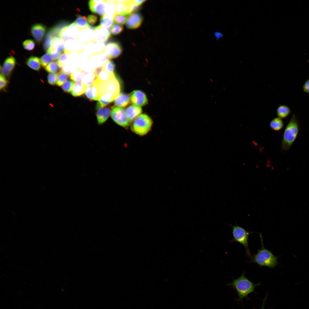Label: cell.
I'll return each mask as SVG.
<instances>
[{"label": "cell", "mask_w": 309, "mask_h": 309, "mask_svg": "<svg viewBox=\"0 0 309 309\" xmlns=\"http://www.w3.org/2000/svg\"><path fill=\"white\" fill-rule=\"evenodd\" d=\"M142 20V17L140 13H130L127 17L126 26L129 29H136L141 25Z\"/></svg>", "instance_id": "obj_18"}, {"label": "cell", "mask_w": 309, "mask_h": 309, "mask_svg": "<svg viewBox=\"0 0 309 309\" xmlns=\"http://www.w3.org/2000/svg\"><path fill=\"white\" fill-rule=\"evenodd\" d=\"M270 126L273 130L278 131L282 129L284 126L282 120L279 118H275L270 122Z\"/></svg>", "instance_id": "obj_34"}, {"label": "cell", "mask_w": 309, "mask_h": 309, "mask_svg": "<svg viewBox=\"0 0 309 309\" xmlns=\"http://www.w3.org/2000/svg\"><path fill=\"white\" fill-rule=\"evenodd\" d=\"M110 115L112 120L119 126L126 128L130 123L125 111L122 108L114 107L112 108Z\"/></svg>", "instance_id": "obj_8"}, {"label": "cell", "mask_w": 309, "mask_h": 309, "mask_svg": "<svg viewBox=\"0 0 309 309\" xmlns=\"http://www.w3.org/2000/svg\"><path fill=\"white\" fill-rule=\"evenodd\" d=\"M40 60L41 66L45 68L53 59L50 54L47 52L41 57Z\"/></svg>", "instance_id": "obj_41"}, {"label": "cell", "mask_w": 309, "mask_h": 309, "mask_svg": "<svg viewBox=\"0 0 309 309\" xmlns=\"http://www.w3.org/2000/svg\"><path fill=\"white\" fill-rule=\"evenodd\" d=\"M115 98L112 94L108 93L101 96L98 100V102L101 106L103 107L108 105L110 103L114 100Z\"/></svg>", "instance_id": "obj_32"}, {"label": "cell", "mask_w": 309, "mask_h": 309, "mask_svg": "<svg viewBox=\"0 0 309 309\" xmlns=\"http://www.w3.org/2000/svg\"><path fill=\"white\" fill-rule=\"evenodd\" d=\"M59 68L57 62L53 61L49 63L45 68L46 71L50 73L56 72Z\"/></svg>", "instance_id": "obj_42"}, {"label": "cell", "mask_w": 309, "mask_h": 309, "mask_svg": "<svg viewBox=\"0 0 309 309\" xmlns=\"http://www.w3.org/2000/svg\"><path fill=\"white\" fill-rule=\"evenodd\" d=\"M214 35L216 39L217 40L221 39L223 36V33L221 32L218 31L215 32L214 33Z\"/></svg>", "instance_id": "obj_52"}, {"label": "cell", "mask_w": 309, "mask_h": 309, "mask_svg": "<svg viewBox=\"0 0 309 309\" xmlns=\"http://www.w3.org/2000/svg\"><path fill=\"white\" fill-rule=\"evenodd\" d=\"M74 84L73 81L68 80L62 85V89L65 92L68 93L71 92Z\"/></svg>", "instance_id": "obj_44"}, {"label": "cell", "mask_w": 309, "mask_h": 309, "mask_svg": "<svg viewBox=\"0 0 309 309\" xmlns=\"http://www.w3.org/2000/svg\"><path fill=\"white\" fill-rule=\"evenodd\" d=\"M84 72V71L78 68L70 75V78L74 82H80L82 80Z\"/></svg>", "instance_id": "obj_38"}, {"label": "cell", "mask_w": 309, "mask_h": 309, "mask_svg": "<svg viewBox=\"0 0 309 309\" xmlns=\"http://www.w3.org/2000/svg\"><path fill=\"white\" fill-rule=\"evenodd\" d=\"M69 76L61 70L58 73L56 85L59 86H61L65 82L68 78Z\"/></svg>", "instance_id": "obj_40"}, {"label": "cell", "mask_w": 309, "mask_h": 309, "mask_svg": "<svg viewBox=\"0 0 309 309\" xmlns=\"http://www.w3.org/2000/svg\"><path fill=\"white\" fill-rule=\"evenodd\" d=\"M24 48L28 51L33 50L35 48V43L34 41L32 39H27L23 43Z\"/></svg>", "instance_id": "obj_46"}, {"label": "cell", "mask_w": 309, "mask_h": 309, "mask_svg": "<svg viewBox=\"0 0 309 309\" xmlns=\"http://www.w3.org/2000/svg\"><path fill=\"white\" fill-rule=\"evenodd\" d=\"M116 0H106L107 5L105 14L113 17L115 14V4Z\"/></svg>", "instance_id": "obj_35"}, {"label": "cell", "mask_w": 309, "mask_h": 309, "mask_svg": "<svg viewBox=\"0 0 309 309\" xmlns=\"http://www.w3.org/2000/svg\"><path fill=\"white\" fill-rule=\"evenodd\" d=\"M110 35V29L99 25L94 27L92 40L96 42H104L108 40Z\"/></svg>", "instance_id": "obj_11"}, {"label": "cell", "mask_w": 309, "mask_h": 309, "mask_svg": "<svg viewBox=\"0 0 309 309\" xmlns=\"http://www.w3.org/2000/svg\"><path fill=\"white\" fill-rule=\"evenodd\" d=\"M0 89L1 90L6 87L8 82L6 78L1 74L0 75Z\"/></svg>", "instance_id": "obj_50"}, {"label": "cell", "mask_w": 309, "mask_h": 309, "mask_svg": "<svg viewBox=\"0 0 309 309\" xmlns=\"http://www.w3.org/2000/svg\"><path fill=\"white\" fill-rule=\"evenodd\" d=\"M100 25L103 27L110 29L114 22L113 17L108 16L105 14L100 18Z\"/></svg>", "instance_id": "obj_31"}, {"label": "cell", "mask_w": 309, "mask_h": 309, "mask_svg": "<svg viewBox=\"0 0 309 309\" xmlns=\"http://www.w3.org/2000/svg\"><path fill=\"white\" fill-rule=\"evenodd\" d=\"M130 96L123 93H120L114 100V107L119 108L125 107L130 102Z\"/></svg>", "instance_id": "obj_25"}, {"label": "cell", "mask_w": 309, "mask_h": 309, "mask_svg": "<svg viewBox=\"0 0 309 309\" xmlns=\"http://www.w3.org/2000/svg\"><path fill=\"white\" fill-rule=\"evenodd\" d=\"M105 46L104 42H96L92 40L85 43L83 52L89 56L103 52Z\"/></svg>", "instance_id": "obj_10"}, {"label": "cell", "mask_w": 309, "mask_h": 309, "mask_svg": "<svg viewBox=\"0 0 309 309\" xmlns=\"http://www.w3.org/2000/svg\"><path fill=\"white\" fill-rule=\"evenodd\" d=\"M132 1L134 4L138 7L146 1V0H136Z\"/></svg>", "instance_id": "obj_53"}, {"label": "cell", "mask_w": 309, "mask_h": 309, "mask_svg": "<svg viewBox=\"0 0 309 309\" xmlns=\"http://www.w3.org/2000/svg\"><path fill=\"white\" fill-rule=\"evenodd\" d=\"M65 42L63 39L59 37H54L52 41L51 46L47 52L49 54H61L64 49Z\"/></svg>", "instance_id": "obj_20"}, {"label": "cell", "mask_w": 309, "mask_h": 309, "mask_svg": "<svg viewBox=\"0 0 309 309\" xmlns=\"http://www.w3.org/2000/svg\"><path fill=\"white\" fill-rule=\"evenodd\" d=\"M130 1L129 0L127 3H123L119 0H116L115 4V14L127 15L132 13L130 5Z\"/></svg>", "instance_id": "obj_22"}, {"label": "cell", "mask_w": 309, "mask_h": 309, "mask_svg": "<svg viewBox=\"0 0 309 309\" xmlns=\"http://www.w3.org/2000/svg\"><path fill=\"white\" fill-rule=\"evenodd\" d=\"M262 248L258 249L257 253L251 258L250 262L257 264L260 267L266 266L271 268H274L278 263V257L275 256L271 250L265 248L264 245L263 237L260 233Z\"/></svg>", "instance_id": "obj_3"}, {"label": "cell", "mask_w": 309, "mask_h": 309, "mask_svg": "<svg viewBox=\"0 0 309 309\" xmlns=\"http://www.w3.org/2000/svg\"><path fill=\"white\" fill-rule=\"evenodd\" d=\"M109 60L108 55L103 52L89 57L88 60L93 70L102 66L107 60Z\"/></svg>", "instance_id": "obj_12"}, {"label": "cell", "mask_w": 309, "mask_h": 309, "mask_svg": "<svg viewBox=\"0 0 309 309\" xmlns=\"http://www.w3.org/2000/svg\"><path fill=\"white\" fill-rule=\"evenodd\" d=\"M78 62L69 59L68 62L61 70L70 76L72 73L78 69Z\"/></svg>", "instance_id": "obj_27"}, {"label": "cell", "mask_w": 309, "mask_h": 309, "mask_svg": "<svg viewBox=\"0 0 309 309\" xmlns=\"http://www.w3.org/2000/svg\"><path fill=\"white\" fill-rule=\"evenodd\" d=\"M85 44L78 39L67 40L65 41L63 51L68 55L71 52L80 53L83 52Z\"/></svg>", "instance_id": "obj_9"}, {"label": "cell", "mask_w": 309, "mask_h": 309, "mask_svg": "<svg viewBox=\"0 0 309 309\" xmlns=\"http://www.w3.org/2000/svg\"><path fill=\"white\" fill-rule=\"evenodd\" d=\"M268 295L267 294H266L265 297V298H264V299L263 300V304H262V306L261 308L260 309H265V308H264V305H265V304L266 301V299H267V298L268 297Z\"/></svg>", "instance_id": "obj_54"}, {"label": "cell", "mask_w": 309, "mask_h": 309, "mask_svg": "<svg viewBox=\"0 0 309 309\" xmlns=\"http://www.w3.org/2000/svg\"><path fill=\"white\" fill-rule=\"evenodd\" d=\"M153 121L150 117L146 114H140L133 121L131 129L138 135L143 136L151 130Z\"/></svg>", "instance_id": "obj_4"}, {"label": "cell", "mask_w": 309, "mask_h": 309, "mask_svg": "<svg viewBox=\"0 0 309 309\" xmlns=\"http://www.w3.org/2000/svg\"><path fill=\"white\" fill-rule=\"evenodd\" d=\"M142 110L140 107L135 105H130L126 108V113L130 123L141 114Z\"/></svg>", "instance_id": "obj_23"}, {"label": "cell", "mask_w": 309, "mask_h": 309, "mask_svg": "<svg viewBox=\"0 0 309 309\" xmlns=\"http://www.w3.org/2000/svg\"><path fill=\"white\" fill-rule=\"evenodd\" d=\"M127 15L121 14H115L113 17L114 22L115 23L123 25L126 22Z\"/></svg>", "instance_id": "obj_47"}, {"label": "cell", "mask_w": 309, "mask_h": 309, "mask_svg": "<svg viewBox=\"0 0 309 309\" xmlns=\"http://www.w3.org/2000/svg\"><path fill=\"white\" fill-rule=\"evenodd\" d=\"M232 228L233 238L229 242L236 241L243 245L245 248L246 254L250 258H252L248 246L249 236L252 232L246 230L244 228L238 225L236 223L235 226L229 224Z\"/></svg>", "instance_id": "obj_6"}, {"label": "cell", "mask_w": 309, "mask_h": 309, "mask_svg": "<svg viewBox=\"0 0 309 309\" xmlns=\"http://www.w3.org/2000/svg\"><path fill=\"white\" fill-rule=\"evenodd\" d=\"M122 49L119 44L116 42H111L107 43L103 52L106 54L110 59L116 58L121 54Z\"/></svg>", "instance_id": "obj_13"}, {"label": "cell", "mask_w": 309, "mask_h": 309, "mask_svg": "<svg viewBox=\"0 0 309 309\" xmlns=\"http://www.w3.org/2000/svg\"><path fill=\"white\" fill-rule=\"evenodd\" d=\"M115 76L114 73H110L102 70L98 75L96 80L100 82L108 81Z\"/></svg>", "instance_id": "obj_37"}, {"label": "cell", "mask_w": 309, "mask_h": 309, "mask_svg": "<svg viewBox=\"0 0 309 309\" xmlns=\"http://www.w3.org/2000/svg\"><path fill=\"white\" fill-rule=\"evenodd\" d=\"M94 27L89 25L80 29L78 35V38L85 43L92 41L93 39Z\"/></svg>", "instance_id": "obj_21"}, {"label": "cell", "mask_w": 309, "mask_h": 309, "mask_svg": "<svg viewBox=\"0 0 309 309\" xmlns=\"http://www.w3.org/2000/svg\"><path fill=\"white\" fill-rule=\"evenodd\" d=\"M93 83L98 88L100 97L104 94L109 93L116 98L120 94V85L115 75L104 82H100L95 80Z\"/></svg>", "instance_id": "obj_5"}, {"label": "cell", "mask_w": 309, "mask_h": 309, "mask_svg": "<svg viewBox=\"0 0 309 309\" xmlns=\"http://www.w3.org/2000/svg\"><path fill=\"white\" fill-rule=\"evenodd\" d=\"M57 37L52 28L50 29L46 33L43 43V48L44 50L47 52L49 49L53 39Z\"/></svg>", "instance_id": "obj_28"}, {"label": "cell", "mask_w": 309, "mask_h": 309, "mask_svg": "<svg viewBox=\"0 0 309 309\" xmlns=\"http://www.w3.org/2000/svg\"><path fill=\"white\" fill-rule=\"evenodd\" d=\"M291 112L290 108L285 105H280L277 110V114L278 118H284L288 116Z\"/></svg>", "instance_id": "obj_33"}, {"label": "cell", "mask_w": 309, "mask_h": 309, "mask_svg": "<svg viewBox=\"0 0 309 309\" xmlns=\"http://www.w3.org/2000/svg\"><path fill=\"white\" fill-rule=\"evenodd\" d=\"M86 89L82 82H76L74 85L71 94L74 96H79L83 94Z\"/></svg>", "instance_id": "obj_30"}, {"label": "cell", "mask_w": 309, "mask_h": 309, "mask_svg": "<svg viewBox=\"0 0 309 309\" xmlns=\"http://www.w3.org/2000/svg\"><path fill=\"white\" fill-rule=\"evenodd\" d=\"M98 19V17L96 15H90L87 17V21L90 25H93L97 22Z\"/></svg>", "instance_id": "obj_49"}, {"label": "cell", "mask_w": 309, "mask_h": 309, "mask_svg": "<svg viewBox=\"0 0 309 309\" xmlns=\"http://www.w3.org/2000/svg\"><path fill=\"white\" fill-rule=\"evenodd\" d=\"M87 21V18L86 16L77 15L74 22L80 30L90 25Z\"/></svg>", "instance_id": "obj_36"}, {"label": "cell", "mask_w": 309, "mask_h": 309, "mask_svg": "<svg viewBox=\"0 0 309 309\" xmlns=\"http://www.w3.org/2000/svg\"><path fill=\"white\" fill-rule=\"evenodd\" d=\"M115 67V65L114 62L109 60L102 66V70L109 73H113Z\"/></svg>", "instance_id": "obj_43"}, {"label": "cell", "mask_w": 309, "mask_h": 309, "mask_svg": "<svg viewBox=\"0 0 309 309\" xmlns=\"http://www.w3.org/2000/svg\"><path fill=\"white\" fill-rule=\"evenodd\" d=\"M46 31V27L41 23L33 25L31 29L32 36L38 43L42 41Z\"/></svg>", "instance_id": "obj_17"}, {"label": "cell", "mask_w": 309, "mask_h": 309, "mask_svg": "<svg viewBox=\"0 0 309 309\" xmlns=\"http://www.w3.org/2000/svg\"><path fill=\"white\" fill-rule=\"evenodd\" d=\"M244 271L242 275L236 279L233 278L232 281L227 284L230 288L233 289L238 295L236 300L241 301L244 298L248 299V296L252 293H256L255 288L260 285V283L254 284L246 278Z\"/></svg>", "instance_id": "obj_1"}, {"label": "cell", "mask_w": 309, "mask_h": 309, "mask_svg": "<svg viewBox=\"0 0 309 309\" xmlns=\"http://www.w3.org/2000/svg\"><path fill=\"white\" fill-rule=\"evenodd\" d=\"M123 30V27L122 25L115 23L111 27L110 32L112 35H117L120 34Z\"/></svg>", "instance_id": "obj_45"}, {"label": "cell", "mask_w": 309, "mask_h": 309, "mask_svg": "<svg viewBox=\"0 0 309 309\" xmlns=\"http://www.w3.org/2000/svg\"><path fill=\"white\" fill-rule=\"evenodd\" d=\"M27 65L31 69L38 71L41 67L40 59L38 57L32 56L29 58L26 62Z\"/></svg>", "instance_id": "obj_29"}, {"label": "cell", "mask_w": 309, "mask_h": 309, "mask_svg": "<svg viewBox=\"0 0 309 309\" xmlns=\"http://www.w3.org/2000/svg\"><path fill=\"white\" fill-rule=\"evenodd\" d=\"M300 125L296 115L293 114L286 126L283 135L281 150H289L297 138L300 131Z\"/></svg>", "instance_id": "obj_2"}, {"label": "cell", "mask_w": 309, "mask_h": 309, "mask_svg": "<svg viewBox=\"0 0 309 309\" xmlns=\"http://www.w3.org/2000/svg\"><path fill=\"white\" fill-rule=\"evenodd\" d=\"M69 60V55L63 52L62 53L58 58L57 62L59 68L61 70L68 62Z\"/></svg>", "instance_id": "obj_39"}, {"label": "cell", "mask_w": 309, "mask_h": 309, "mask_svg": "<svg viewBox=\"0 0 309 309\" xmlns=\"http://www.w3.org/2000/svg\"><path fill=\"white\" fill-rule=\"evenodd\" d=\"M303 88L304 92L309 94V79L305 82L303 86Z\"/></svg>", "instance_id": "obj_51"}, {"label": "cell", "mask_w": 309, "mask_h": 309, "mask_svg": "<svg viewBox=\"0 0 309 309\" xmlns=\"http://www.w3.org/2000/svg\"><path fill=\"white\" fill-rule=\"evenodd\" d=\"M85 94L86 97L91 101L98 100L100 98L98 88L94 84L86 89Z\"/></svg>", "instance_id": "obj_24"}, {"label": "cell", "mask_w": 309, "mask_h": 309, "mask_svg": "<svg viewBox=\"0 0 309 309\" xmlns=\"http://www.w3.org/2000/svg\"><path fill=\"white\" fill-rule=\"evenodd\" d=\"M130 99L134 105L142 106L146 105L148 103V99L145 94L140 90H135L130 94Z\"/></svg>", "instance_id": "obj_16"}, {"label": "cell", "mask_w": 309, "mask_h": 309, "mask_svg": "<svg viewBox=\"0 0 309 309\" xmlns=\"http://www.w3.org/2000/svg\"><path fill=\"white\" fill-rule=\"evenodd\" d=\"M58 76V73H50L47 76V80L50 85H54L56 83V80Z\"/></svg>", "instance_id": "obj_48"}, {"label": "cell", "mask_w": 309, "mask_h": 309, "mask_svg": "<svg viewBox=\"0 0 309 309\" xmlns=\"http://www.w3.org/2000/svg\"><path fill=\"white\" fill-rule=\"evenodd\" d=\"M96 79V76L93 70L90 71L85 72L81 82L87 89L93 84Z\"/></svg>", "instance_id": "obj_26"}, {"label": "cell", "mask_w": 309, "mask_h": 309, "mask_svg": "<svg viewBox=\"0 0 309 309\" xmlns=\"http://www.w3.org/2000/svg\"><path fill=\"white\" fill-rule=\"evenodd\" d=\"M106 0H90L88 2L89 9L93 13L101 16L106 13Z\"/></svg>", "instance_id": "obj_14"}, {"label": "cell", "mask_w": 309, "mask_h": 309, "mask_svg": "<svg viewBox=\"0 0 309 309\" xmlns=\"http://www.w3.org/2000/svg\"><path fill=\"white\" fill-rule=\"evenodd\" d=\"M16 63V60L14 57L11 56L7 58L2 66H1V74L6 77L9 76L15 67Z\"/></svg>", "instance_id": "obj_19"}, {"label": "cell", "mask_w": 309, "mask_h": 309, "mask_svg": "<svg viewBox=\"0 0 309 309\" xmlns=\"http://www.w3.org/2000/svg\"><path fill=\"white\" fill-rule=\"evenodd\" d=\"M80 30L74 22L63 27L60 31L58 37L65 41L78 39L77 36Z\"/></svg>", "instance_id": "obj_7"}, {"label": "cell", "mask_w": 309, "mask_h": 309, "mask_svg": "<svg viewBox=\"0 0 309 309\" xmlns=\"http://www.w3.org/2000/svg\"><path fill=\"white\" fill-rule=\"evenodd\" d=\"M111 108L102 107L98 102L96 106V114L98 124L101 125L104 124L107 120L111 111Z\"/></svg>", "instance_id": "obj_15"}]
</instances>
